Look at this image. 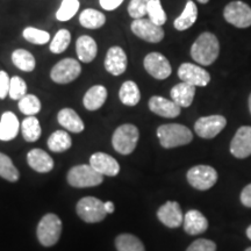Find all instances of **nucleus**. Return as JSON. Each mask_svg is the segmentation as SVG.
Instances as JSON below:
<instances>
[{
  "instance_id": "nucleus-1",
  "label": "nucleus",
  "mask_w": 251,
  "mask_h": 251,
  "mask_svg": "<svg viewBox=\"0 0 251 251\" xmlns=\"http://www.w3.org/2000/svg\"><path fill=\"white\" fill-rule=\"evenodd\" d=\"M220 54V43L214 34L205 31L191 47V57L201 65H211Z\"/></svg>"
},
{
  "instance_id": "nucleus-2",
  "label": "nucleus",
  "mask_w": 251,
  "mask_h": 251,
  "mask_svg": "<svg viewBox=\"0 0 251 251\" xmlns=\"http://www.w3.org/2000/svg\"><path fill=\"white\" fill-rule=\"evenodd\" d=\"M157 137L163 148L171 149L192 142L193 134L183 125L168 124L159 126L157 129Z\"/></svg>"
},
{
  "instance_id": "nucleus-3",
  "label": "nucleus",
  "mask_w": 251,
  "mask_h": 251,
  "mask_svg": "<svg viewBox=\"0 0 251 251\" xmlns=\"http://www.w3.org/2000/svg\"><path fill=\"white\" fill-rule=\"evenodd\" d=\"M139 137L140 133L136 126L130 124L122 125L118 127L113 134V148L121 155H129L136 148Z\"/></svg>"
},
{
  "instance_id": "nucleus-4",
  "label": "nucleus",
  "mask_w": 251,
  "mask_h": 251,
  "mask_svg": "<svg viewBox=\"0 0 251 251\" xmlns=\"http://www.w3.org/2000/svg\"><path fill=\"white\" fill-rule=\"evenodd\" d=\"M62 233V221L56 214H47L41 219L37 226V238L45 247L55 246L58 242Z\"/></svg>"
},
{
  "instance_id": "nucleus-5",
  "label": "nucleus",
  "mask_w": 251,
  "mask_h": 251,
  "mask_svg": "<svg viewBox=\"0 0 251 251\" xmlns=\"http://www.w3.org/2000/svg\"><path fill=\"white\" fill-rule=\"evenodd\" d=\"M103 177L91 165H76L68 172V183L74 187H93L101 184Z\"/></svg>"
},
{
  "instance_id": "nucleus-6",
  "label": "nucleus",
  "mask_w": 251,
  "mask_h": 251,
  "mask_svg": "<svg viewBox=\"0 0 251 251\" xmlns=\"http://www.w3.org/2000/svg\"><path fill=\"white\" fill-rule=\"evenodd\" d=\"M77 214L87 224H96L102 221L107 215V212L105 209V202L94 197H86L78 201Z\"/></svg>"
},
{
  "instance_id": "nucleus-7",
  "label": "nucleus",
  "mask_w": 251,
  "mask_h": 251,
  "mask_svg": "<svg viewBox=\"0 0 251 251\" xmlns=\"http://www.w3.org/2000/svg\"><path fill=\"white\" fill-rule=\"evenodd\" d=\"M187 181L199 191L209 190L218 181V172L209 165H197L187 171Z\"/></svg>"
},
{
  "instance_id": "nucleus-8",
  "label": "nucleus",
  "mask_w": 251,
  "mask_h": 251,
  "mask_svg": "<svg viewBox=\"0 0 251 251\" xmlns=\"http://www.w3.org/2000/svg\"><path fill=\"white\" fill-rule=\"evenodd\" d=\"M81 72L80 63L74 58L59 61L50 71V78L56 84H69L76 80Z\"/></svg>"
},
{
  "instance_id": "nucleus-9",
  "label": "nucleus",
  "mask_w": 251,
  "mask_h": 251,
  "mask_svg": "<svg viewBox=\"0 0 251 251\" xmlns=\"http://www.w3.org/2000/svg\"><path fill=\"white\" fill-rule=\"evenodd\" d=\"M224 17L228 24L237 28L251 26V7L241 0L229 2L225 7Z\"/></svg>"
},
{
  "instance_id": "nucleus-10",
  "label": "nucleus",
  "mask_w": 251,
  "mask_h": 251,
  "mask_svg": "<svg viewBox=\"0 0 251 251\" xmlns=\"http://www.w3.org/2000/svg\"><path fill=\"white\" fill-rule=\"evenodd\" d=\"M130 29L137 37L149 43H158L164 39V30L149 19H135L130 25Z\"/></svg>"
},
{
  "instance_id": "nucleus-11",
  "label": "nucleus",
  "mask_w": 251,
  "mask_h": 251,
  "mask_svg": "<svg viewBox=\"0 0 251 251\" xmlns=\"http://www.w3.org/2000/svg\"><path fill=\"white\" fill-rule=\"evenodd\" d=\"M227 120L222 115H209L198 119L194 125V130L201 139H214L225 129Z\"/></svg>"
},
{
  "instance_id": "nucleus-12",
  "label": "nucleus",
  "mask_w": 251,
  "mask_h": 251,
  "mask_svg": "<svg viewBox=\"0 0 251 251\" xmlns=\"http://www.w3.org/2000/svg\"><path fill=\"white\" fill-rule=\"evenodd\" d=\"M144 69L150 76L158 80H164L168 77H170L172 68L170 62L164 55L159 52H150L144 57L143 61Z\"/></svg>"
},
{
  "instance_id": "nucleus-13",
  "label": "nucleus",
  "mask_w": 251,
  "mask_h": 251,
  "mask_svg": "<svg viewBox=\"0 0 251 251\" xmlns=\"http://www.w3.org/2000/svg\"><path fill=\"white\" fill-rule=\"evenodd\" d=\"M178 77L181 81L193 86H207L211 81V75L205 69L192 63H183L178 69Z\"/></svg>"
},
{
  "instance_id": "nucleus-14",
  "label": "nucleus",
  "mask_w": 251,
  "mask_h": 251,
  "mask_svg": "<svg viewBox=\"0 0 251 251\" xmlns=\"http://www.w3.org/2000/svg\"><path fill=\"white\" fill-rule=\"evenodd\" d=\"M230 152L236 158L244 159L251 155V127L238 128L230 143Z\"/></svg>"
},
{
  "instance_id": "nucleus-15",
  "label": "nucleus",
  "mask_w": 251,
  "mask_h": 251,
  "mask_svg": "<svg viewBox=\"0 0 251 251\" xmlns=\"http://www.w3.org/2000/svg\"><path fill=\"white\" fill-rule=\"evenodd\" d=\"M128 58L127 54L121 47L114 46L108 49L105 57V69L113 76H120L127 70Z\"/></svg>"
},
{
  "instance_id": "nucleus-16",
  "label": "nucleus",
  "mask_w": 251,
  "mask_h": 251,
  "mask_svg": "<svg viewBox=\"0 0 251 251\" xmlns=\"http://www.w3.org/2000/svg\"><path fill=\"white\" fill-rule=\"evenodd\" d=\"M157 218L169 228H178L184 222L183 212L179 203L176 201H168L159 207L157 211Z\"/></svg>"
},
{
  "instance_id": "nucleus-17",
  "label": "nucleus",
  "mask_w": 251,
  "mask_h": 251,
  "mask_svg": "<svg viewBox=\"0 0 251 251\" xmlns=\"http://www.w3.org/2000/svg\"><path fill=\"white\" fill-rule=\"evenodd\" d=\"M90 165L102 176L114 177L120 172V165L114 157L105 152H96L90 157Z\"/></svg>"
},
{
  "instance_id": "nucleus-18",
  "label": "nucleus",
  "mask_w": 251,
  "mask_h": 251,
  "mask_svg": "<svg viewBox=\"0 0 251 251\" xmlns=\"http://www.w3.org/2000/svg\"><path fill=\"white\" fill-rule=\"evenodd\" d=\"M149 109L155 114L163 118L174 119L180 114L181 107L174 100H169L159 96H153L149 100Z\"/></svg>"
},
{
  "instance_id": "nucleus-19",
  "label": "nucleus",
  "mask_w": 251,
  "mask_h": 251,
  "mask_svg": "<svg viewBox=\"0 0 251 251\" xmlns=\"http://www.w3.org/2000/svg\"><path fill=\"white\" fill-rule=\"evenodd\" d=\"M27 163L33 170L40 174H47L54 168V161L42 149H33L27 153Z\"/></svg>"
},
{
  "instance_id": "nucleus-20",
  "label": "nucleus",
  "mask_w": 251,
  "mask_h": 251,
  "mask_svg": "<svg viewBox=\"0 0 251 251\" xmlns=\"http://www.w3.org/2000/svg\"><path fill=\"white\" fill-rule=\"evenodd\" d=\"M184 230L190 235H199L207 230L208 228V221L197 209H191L184 216Z\"/></svg>"
},
{
  "instance_id": "nucleus-21",
  "label": "nucleus",
  "mask_w": 251,
  "mask_h": 251,
  "mask_svg": "<svg viewBox=\"0 0 251 251\" xmlns=\"http://www.w3.org/2000/svg\"><path fill=\"white\" fill-rule=\"evenodd\" d=\"M171 99L177 103L179 107H190L192 105L194 96H196V86L190 85L187 83H179L172 87L170 92Z\"/></svg>"
},
{
  "instance_id": "nucleus-22",
  "label": "nucleus",
  "mask_w": 251,
  "mask_h": 251,
  "mask_svg": "<svg viewBox=\"0 0 251 251\" xmlns=\"http://www.w3.org/2000/svg\"><path fill=\"white\" fill-rule=\"evenodd\" d=\"M76 51L78 59L83 63H90L96 58L98 52V46L92 37L89 35H83L78 37L76 42Z\"/></svg>"
},
{
  "instance_id": "nucleus-23",
  "label": "nucleus",
  "mask_w": 251,
  "mask_h": 251,
  "mask_svg": "<svg viewBox=\"0 0 251 251\" xmlns=\"http://www.w3.org/2000/svg\"><path fill=\"white\" fill-rule=\"evenodd\" d=\"M58 124L63 128L71 131V133H81L85 128L84 122L81 120L79 115L77 114L74 109L71 108H63L58 112L57 115Z\"/></svg>"
},
{
  "instance_id": "nucleus-24",
  "label": "nucleus",
  "mask_w": 251,
  "mask_h": 251,
  "mask_svg": "<svg viewBox=\"0 0 251 251\" xmlns=\"http://www.w3.org/2000/svg\"><path fill=\"white\" fill-rule=\"evenodd\" d=\"M20 124L17 115L12 112H5L0 120V141H11L17 137Z\"/></svg>"
},
{
  "instance_id": "nucleus-25",
  "label": "nucleus",
  "mask_w": 251,
  "mask_h": 251,
  "mask_svg": "<svg viewBox=\"0 0 251 251\" xmlns=\"http://www.w3.org/2000/svg\"><path fill=\"white\" fill-rule=\"evenodd\" d=\"M107 99V90L102 85H94L87 91L83 98L84 107L89 111H97Z\"/></svg>"
},
{
  "instance_id": "nucleus-26",
  "label": "nucleus",
  "mask_w": 251,
  "mask_h": 251,
  "mask_svg": "<svg viewBox=\"0 0 251 251\" xmlns=\"http://www.w3.org/2000/svg\"><path fill=\"white\" fill-rule=\"evenodd\" d=\"M198 18V7L192 0H188L185 6L183 13L175 20L174 26L177 30H186L190 27H192Z\"/></svg>"
},
{
  "instance_id": "nucleus-27",
  "label": "nucleus",
  "mask_w": 251,
  "mask_h": 251,
  "mask_svg": "<svg viewBox=\"0 0 251 251\" xmlns=\"http://www.w3.org/2000/svg\"><path fill=\"white\" fill-rule=\"evenodd\" d=\"M119 98L126 106H136L141 99L140 89L137 84L133 80L125 81L119 91Z\"/></svg>"
},
{
  "instance_id": "nucleus-28",
  "label": "nucleus",
  "mask_w": 251,
  "mask_h": 251,
  "mask_svg": "<svg viewBox=\"0 0 251 251\" xmlns=\"http://www.w3.org/2000/svg\"><path fill=\"white\" fill-rule=\"evenodd\" d=\"M79 23L81 26L89 29H97L105 25L106 17L97 9L86 8L79 15Z\"/></svg>"
},
{
  "instance_id": "nucleus-29",
  "label": "nucleus",
  "mask_w": 251,
  "mask_h": 251,
  "mask_svg": "<svg viewBox=\"0 0 251 251\" xmlns=\"http://www.w3.org/2000/svg\"><path fill=\"white\" fill-rule=\"evenodd\" d=\"M12 61L13 64L21 71L31 72L36 67V61L34 55H31L28 50L17 49L12 54Z\"/></svg>"
},
{
  "instance_id": "nucleus-30",
  "label": "nucleus",
  "mask_w": 251,
  "mask_h": 251,
  "mask_svg": "<svg viewBox=\"0 0 251 251\" xmlns=\"http://www.w3.org/2000/svg\"><path fill=\"white\" fill-rule=\"evenodd\" d=\"M72 146V140L65 130H56L48 139V147L54 152H63L70 149Z\"/></svg>"
},
{
  "instance_id": "nucleus-31",
  "label": "nucleus",
  "mask_w": 251,
  "mask_h": 251,
  "mask_svg": "<svg viewBox=\"0 0 251 251\" xmlns=\"http://www.w3.org/2000/svg\"><path fill=\"white\" fill-rule=\"evenodd\" d=\"M21 133L27 142H35L41 136L40 121L35 117H28L21 124Z\"/></svg>"
},
{
  "instance_id": "nucleus-32",
  "label": "nucleus",
  "mask_w": 251,
  "mask_h": 251,
  "mask_svg": "<svg viewBox=\"0 0 251 251\" xmlns=\"http://www.w3.org/2000/svg\"><path fill=\"white\" fill-rule=\"evenodd\" d=\"M118 251H146L140 238L131 234H121L115 240Z\"/></svg>"
},
{
  "instance_id": "nucleus-33",
  "label": "nucleus",
  "mask_w": 251,
  "mask_h": 251,
  "mask_svg": "<svg viewBox=\"0 0 251 251\" xmlns=\"http://www.w3.org/2000/svg\"><path fill=\"white\" fill-rule=\"evenodd\" d=\"M0 177L8 181H12V183L18 181L19 177H20V174L14 166L12 159L2 152H0Z\"/></svg>"
},
{
  "instance_id": "nucleus-34",
  "label": "nucleus",
  "mask_w": 251,
  "mask_h": 251,
  "mask_svg": "<svg viewBox=\"0 0 251 251\" xmlns=\"http://www.w3.org/2000/svg\"><path fill=\"white\" fill-rule=\"evenodd\" d=\"M149 20H151L157 26H163L166 23V13L163 8L161 0H150L147 8Z\"/></svg>"
},
{
  "instance_id": "nucleus-35",
  "label": "nucleus",
  "mask_w": 251,
  "mask_h": 251,
  "mask_svg": "<svg viewBox=\"0 0 251 251\" xmlns=\"http://www.w3.org/2000/svg\"><path fill=\"white\" fill-rule=\"evenodd\" d=\"M19 109L28 117H34L40 112L41 101L34 94H26L23 99L19 100Z\"/></svg>"
},
{
  "instance_id": "nucleus-36",
  "label": "nucleus",
  "mask_w": 251,
  "mask_h": 251,
  "mask_svg": "<svg viewBox=\"0 0 251 251\" xmlns=\"http://www.w3.org/2000/svg\"><path fill=\"white\" fill-rule=\"evenodd\" d=\"M71 34L68 29H61L56 33L51 42H50L49 49L54 54H62L70 45Z\"/></svg>"
},
{
  "instance_id": "nucleus-37",
  "label": "nucleus",
  "mask_w": 251,
  "mask_h": 251,
  "mask_svg": "<svg viewBox=\"0 0 251 251\" xmlns=\"http://www.w3.org/2000/svg\"><path fill=\"white\" fill-rule=\"evenodd\" d=\"M78 9H79L78 0H63L57 12H56V18L59 21H68L75 17Z\"/></svg>"
},
{
  "instance_id": "nucleus-38",
  "label": "nucleus",
  "mask_w": 251,
  "mask_h": 251,
  "mask_svg": "<svg viewBox=\"0 0 251 251\" xmlns=\"http://www.w3.org/2000/svg\"><path fill=\"white\" fill-rule=\"evenodd\" d=\"M23 34L25 39L33 45H46L50 41V34L48 31L37 29L34 27H27Z\"/></svg>"
},
{
  "instance_id": "nucleus-39",
  "label": "nucleus",
  "mask_w": 251,
  "mask_h": 251,
  "mask_svg": "<svg viewBox=\"0 0 251 251\" xmlns=\"http://www.w3.org/2000/svg\"><path fill=\"white\" fill-rule=\"evenodd\" d=\"M9 97L13 100H21L27 94V84L23 78L14 76L11 78L9 84Z\"/></svg>"
},
{
  "instance_id": "nucleus-40",
  "label": "nucleus",
  "mask_w": 251,
  "mask_h": 251,
  "mask_svg": "<svg viewBox=\"0 0 251 251\" xmlns=\"http://www.w3.org/2000/svg\"><path fill=\"white\" fill-rule=\"evenodd\" d=\"M150 0H130L128 5V13L131 18L142 19L147 15V8Z\"/></svg>"
},
{
  "instance_id": "nucleus-41",
  "label": "nucleus",
  "mask_w": 251,
  "mask_h": 251,
  "mask_svg": "<svg viewBox=\"0 0 251 251\" xmlns=\"http://www.w3.org/2000/svg\"><path fill=\"white\" fill-rule=\"evenodd\" d=\"M186 251H216V244L206 238H199L194 241Z\"/></svg>"
},
{
  "instance_id": "nucleus-42",
  "label": "nucleus",
  "mask_w": 251,
  "mask_h": 251,
  "mask_svg": "<svg viewBox=\"0 0 251 251\" xmlns=\"http://www.w3.org/2000/svg\"><path fill=\"white\" fill-rule=\"evenodd\" d=\"M11 78L5 71H0V99H5L9 92Z\"/></svg>"
},
{
  "instance_id": "nucleus-43",
  "label": "nucleus",
  "mask_w": 251,
  "mask_h": 251,
  "mask_svg": "<svg viewBox=\"0 0 251 251\" xmlns=\"http://www.w3.org/2000/svg\"><path fill=\"white\" fill-rule=\"evenodd\" d=\"M100 6L106 11H113V9L118 8L124 0H99Z\"/></svg>"
},
{
  "instance_id": "nucleus-44",
  "label": "nucleus",
  "mask_w": 251,
  "mask_h": 251,
  "mask_svg": "<svg viewBox=\"0 0 251 251\" xmlns=\"http://www.w3.org/2000/svg\"><path fill=\"white\" fill-rule=\"evenodd\" d=\"M241 202L246 207H250L251 208V184L247 185L243 188L242 193H241Z\"/></svg>"
},
{
  "instance_id": "nucleus-45",
  "label": "nucleus",
  "mask_w": 251,
  "mask_h": 251,
  "mask_svg": "<svg viewBox=\"0 0 251 251\" xmlns=\"http://www.w3.org/2000/svg\"><path fill=\"white\" fill-rule=\"evenodd\" d=\"M105 209L106 212H107V214H112L113 212H114V203H113L112 201H107L105 202Z\"/></svg>"
},
{
  "instance_id": "nucleus-46",
  "label": "nucleus",
  "mask_w": 251,
  "mask_h": 251,
  "mask_svg": "<svg viewBox=\"0 0 251 251\" xmlns=\"http://www.w3.org/2000/svg\"><path fill=\"white\" fill-rule=\"evenodd\" d=\"M247 236H248V238H249V240H251V226H249V227H248V229H247Z\"/></svg>"
},
{
  "instance_id": "nucleus-47",
  "label": "nucleus",
  "mask_w": 251,
  "mask_h": 251,
  "mask_svg": "<svg viewBox=\"0 0 251 251\" xmlns=\"http://www.w3.org/2000/svg\"><path fill=\"white\" fill-rule=\"evenodd\" d=\"M198 1H199L200 4H207V2H208L209 0H198Z\"/></svg>"
},
{
  "instance_id": "nucleus-48",
  "label": "nucleus",
  "mask_w": 251,
  "mask_h": 251,
  "mask_svg": "<svg viewBox=\"0 0 251 251\" xmlns=\"http://www.w3.org/2000/svg\"><path fill=\"white\" fill-rule=\"evenodd\" d=\"M249 109H250V113H251V94L249 97Z\"/></svg>"
},
{
  "instance_id": "nucleus-49",
  "label": "nucleus",
  "mask_w": 251,
  "mask_h": 251,
  "mask_svg": "<svg viewBox=\"0 0 251 251\" xmlns=\"http://www.w3.org/2000/svg\"><path fill=\"white\" fill-rule=\"evenodd\" d=\"M246 251H251V247H250V248H248V249H247Z\"/></svg>"
}]
</instances>
